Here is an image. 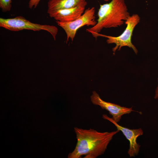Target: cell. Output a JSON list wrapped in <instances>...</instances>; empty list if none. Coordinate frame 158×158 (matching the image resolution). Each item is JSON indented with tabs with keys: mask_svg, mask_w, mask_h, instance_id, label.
I'll return each instance as SVG.
<instances>
[{
	"mask_svg": "<svg viewBox=\"0 0 158 158\" xmlns=\"http://www.w3.org/2000/svg\"><path fill=\"white\" fill-rule=\"evenodd\" d=\"M77 142L68 158H96L104 154L114 136L120 131L99 132L94 129L75 127Z\"/></svg>",
	"mask_w": 158,
	"mask_h": 158,
	"instance_id": "6da1fadb",
	"label": "cell"
},
{
	"mask_svg": "<svg viewBox=\"0 0 158 158\" xmlns=\"http://www.w3.org/2000/svg\"><path fill=\"white\" fill-rule=\"evenodd\" d=\"M97 15L96 24L86 29L95 38L103 28L120 26L130 16L124 0H112L100 5Z\"/></svg>",
	"mask_w": 158,
	"mask_h": 158,
	"instance_id": "7a4b0ae2",
	"label": "cell"
},
{
	"mask_svg": "<svg viewBox=\"0 0 158 158\" xmlns=\"http://www.w3.org/2000/svg\"><path fill=\"white\" fill-rule=\"evenodd\" d=\"M140 17L138 14H133L130 16L125 21L126 27L120 35L114 37L98 33L96 35L95 39H96L99 36L105 37L107 38L106 42L108 44H115V46L112 48L114 54L117 50H120L121 47L124 46L131 48L137 54L138 51L132 42L131 37L134 29L140 22Z\"/></svg>",
	"mask_w": 158,
	"mask_h": 158,
	"instance_id": "3957f363",
	"label": "cell"
},
{
	"mask_svg": "<svg viewBox=\"0 0 158 158\" xmlns=\"http://www.w3.org/2000/svg\"><path fill=\"white\" fill-rule=\"evenodd\" d=\"M0 26L10 31H16L24 30L39 31L44 30L49 32L55 40L58 30L55 26L33 23L21 16L14 18H0Z\"/></svg>",
	"mask_w": 158,
	"mask_h": 158,
	"instance_id": "277c9868",
	"label": "cell"
},
{
	"mask_svg": "<svg viewBox=\"0 0 158 158\" xmlns=\"http://www.w3.org/2000/svg\"><path fill=\"white\" fill-rule=\"evenodd\" d=\"M94 7H89L85 10L84 13L76 20L68 23L56 21L57 24L62 28L66 35V43L69 39L73 41L77 30L81 27L86 25L93 26L97 23L95 16Z\"/></svg>",
	"mask_w": 158,
	"mask_h": 158,
	"instance_id": "5b68a950",
	"label": "cell"
},
{
	"mask_svg": "<svg viewBox=\"0 0 158 158\" xmlns=\"http://www.w3.org/2000/svg\"><path fill=\"white\" fill-rule=\"evenodd\" d=\"M90 100L94 105L99 106L102 109L108 111L109 114L112 116V119L117 123L120 121L123 115L129 114L134 111L132 107H122L117 104L104 101L95 91L92 92L90 96Z\"/></svg>",
	"mask_w": 158,
	"mask_h": 158,
	"instance_id": "8992f818",
	"label": "cell"
},
{
	"mask_svg": "<svg viewBox=\"0 0 158 158\" xmlns=\"http://www.w3.org/2000/svg\"><path fill=\"white\" fill-rule=\"evenodd\" d=\"M103 118L113 123L116 127L117 130L121 131L126 138L129 142V147L128 153L130 157H135L138 155L140 145L137 142V138L143 134V131L141 128L130 129L119 125L111 118L106 114L102 115Z\"/></svg>",
	"mask_w": 158,
	"mask_h": 158,
	"instance_id": "52a82bcc",
	"label": "cell"
},
{
	"mask_svg": "<svg viewBox=\"0 0 158 158\" xmlns=\"http://www.w3.org/2000/svg\"><path fill=\"white\" fill-rule=\"evenodd\" d=\"M85 6H80L70 8L61 9L49 15L56 21L63 23L73 21L84 13Z\"/></svg>",
	"mask_w": 158,
	"mask_h": 158,
	"instance_id": "ba28073f",
	"label": "cell"
},
{
	"mask_svg": "<svg viewBox=\"0 0 158 158\" xmlns=\"http://www.w3.org/2000/svg\"><path fill=\"white\" fill-rule=\"evenodd\" d=\"M86 0H49L48 2L47 13L49 15L59 10L78 6H86Z\"/></svg>",
	"mask_w": 158,
	"mask_h": 158,
	"instance_id": "9c48e42d",
	"label": "cell"
},
{
	"mask_svg": "<svg viewBox=\"0 0 158 158\" xmlns=\"http://www.w3.org/2000/svg\"><path fill=\"white\" fill-rule=\"evenodd\" d=\"M11 0H0V7L3 12L9 11L11 7Z\"/></svg>",
	"mask_w": 158,
	"mask_h": 158,
	"instance_id": "30bf717a",
	"label": "cell"
},
{
	"mask_svg": "<svg viewBox=\"0 0 158 158\" xmlns=\"http://www.w3.org/2000/svg\"><path fill=\"white\" fill-rule=\"evenodd\" d=\"M40 0H30L28 3L29 7L32 8L33 7L36 8L39 3Z\"/></svg>",
	"mask_w": 158,
	"mask_h": 158,
	"instance_id": "8fae6325",
	"label": "cell"
},
{
	"mask_svg": "<svg viewBox=\"0 0 158 158\" xmlns=\"http://www.w3.org/2000/svg\"><path fill=\"white\" fill-rule=\"evenodd\" d=\"M154 98L155 99L158 98V78H157V85L155 91Z\"/></svg>",
	"mask_w": 158,
	"mask_h": 158,
	"instance_id": "7c38bea8",
	"label": "cell"
},
{
	"mask_svg": "<svg viewBox=\"0 0 158 158\" xmlns=\"http://www.w3.org/2000/svg\"><path fill=\"white\" fill-rule=\"evenodd\" d=\"M104 1H109V0H104Z\"/></svg>",
	"mask_w": 158,
	"mask_h": 158,
	"instance_id": "4fadbf2b",
	"label": "cell"
}]
</instances>
